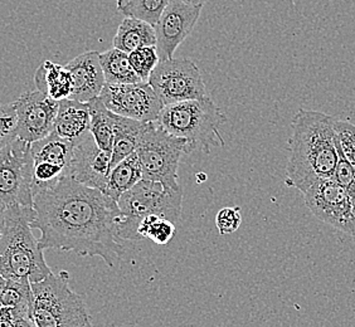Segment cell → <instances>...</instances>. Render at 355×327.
Segmentation results:
<instances>
[{
	"mask_svg": "<svg viewBox=\"0 0 355 327\" xmlns=\"http://www.w3.org/2000/svg\"><path fill=\"white\" fill-rule=\"evenodd\" d=\"M33 209L31 227L41 232L42 249L100 257L110 268L123 257V240L117 232L120 208L103 191L66 175L35 195Z\"/></svg>",
	"mask_w": 355,
	"mask_h": 327,
	"instance_id": "obj_1",
	"label": "cell"
},
{
	"mask_svg": "<svg viewBox=\"0 0 355 327\" xmlns=\"http://www.w3.org/2000/svg\"><path fill=\"white\" fill-rule=\"evenodd\" d=\"M286 184L304 193L318 180L334 177L339 160L334 117L300 109L293 118Z\"/></svg>",
	"mask_w": 355,
	"mask_h": 327,
	"instance_id": "obj_2",
	"label": "cell"
},
{
	"mask_svg": "<svg viewBox=\"0 0 355 327\" xmlns=\"http://www.w3.org/2000/svg\"><path fill=\"white\" fill-rule=\"evenodd\" d=\"M33 206L15 205L6 209L0 234V273L6 280H44L52 273L38 239L32 232Z\"/></svg>",
	"mask_w": 355,
	"mask_h": 327,
	"instance_id": "obj_3",
	"label": "cell"
},
{
	"mask_svg": "<svg viewBox=\"0 0 355 327\" xmlns=\"http://www.w3.org/2000/svg\"><path fill=\"white\" fill-rule=\"evenodd\" d=\"M157 123L171 135L187 140L193 150L209 152L212 146H225L219 129L227 116L208 96L164 106Z\"/></svg>",
	"mask_w": 355,
	"mask_h": 327,
	"instance_id": "obj_4",
	"label": "cell"
},
{
	"mask_svg": "<svg viewBox=\"0 0 355 327\" xmlns=\"http://www.w3.org/2000/svg\"><path fill=\"white\" fill-rule=\"evenodd\" d=\"M69 280V272L61 271L31 283V317L35 327H83L91 321L86 303Z\"/></svg>",
	"mask_w": 355,
	"mask_h": 327,
	"instance_id": "obj_5",
	"label": "cell"
},
{
	"mask_svg": "<svg viewBox=\"0 0 355 327\" xmlns=\"http://www.w3.org/2000/svg\"><path fill=\"white\" fill-rule=\"evenodd\" d=\"M183 189L168 191L157 182L141 179L119 200L117 232L125 240H140L137 225L148 215H159L177 224L180 219Z\"/></svg>",
	"mask_w": 355,
	"mask_h": 327,
	"instance_id": "obj_6",
	"label": "cell"
},
{
	"mask_svg": "<svg viewBox=\"0 0 355 327\" xmlns=\"http://www.w3.org/2000/svg\"><path fill=\"white\" fill-rule=\"evenodd\" d=\"M193 150L184 139L165 131L157 121L144 123L137 152L143 170V179L157 182L168 191H179L178 168L182 157Z\"/></svg>",
	"mask_w": 355,
	"mask_h": 327,
	"instance_id": "obj_7",
	"label": "cell"
},
{
	"mask_svg": "<svg viewBox=\"0 0 355 327\" xmlns=\"http://www.w3.org/2000/svg\"><path fill=\"white\" fill-rule=\"evenodd\" d=\"M31 143L17 139L0 149V208L33 206Z\"/></svg>",
	"mask_w": 355,
	"mask_h": 327,
	"instance_id": "obj_8",
	"label": "cell"
},
{
	"mask_svg": "<svg viewBox=\"0 0 355 327\" xmlns=\"http://www.w3.org/2000/svg\"><path fill=\"white\" fill-rule=\"evenodd\" d=\"M148 83L164 106L208 96L198 66L188 58L159 61Z\"/></svg>",
	"mask_w": 355,
	"mask_h": 327,
	"instance_id": "obj_9",
	"label": "cell"
},
{
	"mask_svg": "<svg viewBox=\"0 0 355 327\" xmlns=\"http://www.w3.org/2000/svg\"><path fill=\"white\" fill-rule=\"evenodd\" d=\"M302 194L305 205L315 218L354 237L355 217L345 186L334 177H327L318 180Z\"/></svg>",
	"mask_w": 355,
	"mask_h": 327,
	"instance_id": "obj_10",
	"label": "cell"
},
{
	"mask_svg": "<svg viewBox=\"0 0 355 327\" xmlns=\"http://www.w3.org/2000/svg\"><path fill=\"white\" fill-rule=\"evenodd\" d=\"M100 98L107 109L119 116L141 123L157 121L164 103L148 82L105 85Z\"/></svg>",
	"mask_w": 355,
	"mask_h": 327,
	"instance_id": "obj_11",
	"label": "cell"
},
{
	"mask_svg": "<svg viewBox=\"0 0 355 327\" xmlns=\"http://www.w3.org/2000/svg\"><path fill=\"white\" fill-rule=\"evenodd\" d=\"M18 139L35 143L53 132L58 103L41 91H28L15 101Z\"/></svg>",
	"mask_w": 355,
	"mask_h": 327,
	"instance_id": "obj_12",
	"label": "cell"
},
{
	"mask_svg": "<svg viewBox=\"0 0 355 327\" xmlns=\"http://www.w3.org/2000/svg\"><path fill=\"white\" fill-rule=\"evenodd\" d=\"M200 12L202 7L188 4L184 0H169V4L154 27L160 61L173 58L177 48L191 35L197 24Z\"/></svg>",
	"mask_w": 355,
	"mask_h": 327,
	"instance_id": "obj_13",
	"label": "cell"
},
{
	"mask_svg": "<svg viewBox=\"0 0 355 327\" xmlns=\"http://www.w3.org/2000/svg\"><path fill=\"white\" fill-rule=\"evenodd\" d=\"M111 170V154L101 150L89 135L75 146L67 175L77 183L103 191Z\"/></svg>",
	"mask_w": 355,
	"mask_h": 327,
	"instance_id": "obj_14",
	"label": "cell"
},
{
	"mask_svg": "<svg viewBox=\"0 0 355 327\" xmlns=\"http://www.w3.org/2000/svg\"><path fill=\"white\" fill-rule=\"evenodd\" d=\"M72 78L71 98L81 103H89L100 97L106 85L103 76L100 53L95 51L77 55L66 64Z\"/></svg>",
	"mask_w": 355,
	"mask_h": 327,
	"instance_id": "obj_15",
	"label": "cell"
},
{
	"mask_svg": "<svg viewBox=\"0 0 355 327\" xmlns=\"http://www.w3.org/2000/svg\"><path fill=\"white\" fill-rule=\"evenodd\" d=\"M89 125L91 115L89 103L76 101L72 98L58 103L53 127V132L58 136L69 140V143L77 146L91 135Z\"/></svg>",
	"mask_w": 355,
	"mask_h": 327,
	"instance_id": "obj_16",
	"label": "cell"
},
{
	"mask_svg": "<svg viewBox=\"0 0 355 327\" xmlns=\"http://www.w3.org/2000/svg\"><path fill=\"white\" fill-rule=\"evenodd\" d=\"M35 85L42 94L57 103L71 98L72 78L66 66L52 61H44L35 71Z\"/></svg>",
	"mask_w": 355,
	"mask_h": 327,
	"instance_id": "obj_17",
	"label": "cell"
},
{
	"mask_svg": "<svg viewBox=\"0 0 355 327\" xmlns=\"http://www.w3.org/2000/svg\"><path fill=\"white\" fill-rule=\"evenodd\" d=\"M112 43L114 48H117L128 55L132 51H137V48L157 46L155 28L146 21L125 17V19L117 28Z\"/></svg>",
	"mask_w": 355,
	"mask_h": 327,
	"instance_id": "obj_18",
	"label": "cell"
},
{
	"mask_svg": "<svg viewBox=\"0 0 355 327\" xmlns=\"http://www.w3.org/2000/svg\"><path fill=\"white\" fill-rule=\"evenodd\" d=\"M141 179V165L137 152H134L130 157L123 159V161L111 168L103 194L119 203L123 194L130 191L131 188L135 186Z\"/></svg>",
	"mask_w": 355,
	"mask_h": 327,
	"instance_id": "obj_19",
	"label": "cell"
},
{
	"mask_svg": "<svg viewBox=\"0 0 355 327\" xmlns=\"http://www.w3.org/2000/svg\"><path fill=\"white\" fill-rule=\"evenodd\" d=\"M144 123L114 114V146L111 152V168L135 152Z\"/></svg>",
	"mask_w": 355,
	"mask_h": 327,
	"instance_id": "obj_20",
	"label": "cell"
},
{
	"mask_svg": "<svg viewBox=\"0 0 355 327\" xmlns=\"http://www.w3.org/2000/svg\"><path fill=\"white\" fill-rule=\"evenodd\" d=\"M100 63L107 85L143 82L132 69L129 55L117 48L100 53Z\"/></svg>",
	"mask_w": 355,
	"mask_h": 327,
	"instance_id": "obj_21",
	"label": "cell"
},
{
	"mask_svg": "<svg viewBox=\"0 0 355 327\" xmlns=\"http://www.w3.org/2000/svg\"><path fill=\"white\" fill-rule=\"evenodd\" d=\"M87 103L91 115V136L101 150L111 154L114 146V112L103 105L100 97Z\"/></svg>",
	"mask_w": 355,
	"mask_h": 327,
	"instance_id": "obj_22",
	"label": "cell"
},
{
	"mask_svg": "<svg viewBox=\"0 0 355 327\" xmlns=\"http://www.w3.org/2000/svg\"><path fill=\"white\" fill-rule=\"evenodd\" d=\"M177 233V224L159 215H148L137 225L139 239H149L157 245H168Z\"/></svg>",
	"mask_w": 355,
	"mask_h": 327,
	"instance_id": "obj_23",
	"label": "cell"
},
{
	"mask_svg": "<svg viewBox=\"0 0 355 327\" xmlns=\"http://www.w3.org/2000/svg\"><path fill=\"white\" fill-rule=\"evenodd\" d=\"M0 306L15 308L31 315L32 287L28 280H7L6 287L0 294Z\"/></svg>",
	"mask_w": 355,
	"mask_h": 327,
	"instance_id": "obj_24",
	"label": "cell"
},
{
	"mask_svg": "<svg viewBox=\"0 0 355 327\" xmlns=\"http://www.w3.org/2000/svg\"><path fill=\"white\" fill-rule=\"evenodd\" d=\"M169 0H129L120 12L125 17L137 18L155 27Z\"/></svg>",
	"mask_w": 355,
	"mask_h": 327,
	"instance_id": "obj_25",
	"label": "cell"
},
{
	"mask_svg": "<svg viewBox=\"0 0 355 327\" xmlns=\"http://www.w3.org/2000/svg\"><path fill=\"white\" fill-rule=\"evenodd\" d=\"M129 60L132 69L143 82H148L151 72L160 61L157 55V46L137 48V51H132L129 53Z\"/></svg>",
	"mask_w": 355,
	"mask_h": 327,
	"instance_id": "obj_26",
	"label": "cell"
},
{
	"mask_svg": "<svg viewBox=\"0 0 355 327\" xmlns=\"http://www.w3.org/2000/svg\"><path fill=\"white\" fill-rule=\"evenodd\" d=\"M18 139V117L15 103L0 105V149Z\"/></svg>",
	"mask_w": 355,
	"mask_h": 327,
	"instance_id": "obj_27",
	"label": "cell"
},
{
	"mask_svg": "<svg viewBox=\"0 0 355 327\" xmlns=\"http://www.w3.org/2000/svg\"><path fill=\"white\" fill-rule=\"evenodd\" d=\"M334 131L343 155L355 169V125L334 118Z\"/></svg>",
	"mask_w": 355,
	"mask_h": 327,
	"instance_id": "obj_28",
	"label": "cell"
},
{
	"mask_svg": "<svg viewBox=\"0 0 355 327\" xmlns=\"http://www.w3.org/2000/svg\"><path fill=\"white\" fill-rule=\"evenodd\" d=\"M242 223L241 209L239 206H225L216 215V227L220 236H228L239 231Z\"/></svg>",
	"mask_w": 355,
	"mask_h": 327,
	"instance_id": "obj_29",
	"label": "cell"
},
{
	"mask_svg": "<svg viewBox=\"0 0 355 327\" xmlns=\"http://www.w3.org/2000/svg\"><path fill=\"white\" fill-rule=\"evenodd\" d=\"M335 143H336V149H338V152H339V160H338V165H336L334 177H333L339 184L348 188L349 185L352 184L355 180V169L353 168V165L349 163L345 157L343 155L340 145H339V141H338V137H336Z\"/></svg>",
	"mask_w": 355,
	"mask_h": 327,
	"instance_id": "obj_30",
	"label": "cell"
},
{
	"mask_svg": "<svg viewBox=\"0 0 355 327\" xmlns=\"http://www.w3.org/2000/svg\"><path fill=\"white\" fill-rule=\"evenodd\" d=\"M0 327H15V312L10 307H0Z\"/></svg>",
	"mask_w": 355,
	"mask_h": 327,
	"instance_id": "obj_31",
	"label": "cell"
},
{
	"mask_svg": "<svg viewBox=\"0 0 355 327\" xmlns=\"http://www.w3.org/2000/svg\"><path fill=\"white\" fill-rule=\"evenodd\" d=\"M13 310L15 312V327H35L31 315L18 311L15 308H13Z\"/></svg>",
	"mask_w": 355,
	"mask_h": 327,
	"instance_id": "obj_32",
	"label": "cell"
},
{
	"mask_svg": "<svg viewBox=\"0 0 355 327\" xmlns=\"http://www.w3.org/2000/svg\"><path fill=\"white\" fill-rule=\"evenodd\" d=\"M347 191H348L349 197H350V200H352V209H353V214H354L355 217V180L352 184L349 185Z\"/></svg>",
	"mask_w": 355,
	"mask_h": 327,
	"instance_id": "obj_33",
	"label": "cell"
},
{
	"mask_svg": "<svg viewBox=\"0 0 355 327\" xmlns=\"http://www.w3.org/2000/svg\"><path fill=\"white\" fill-rule=\"evenodd\" d=\"M185 3L191 4V6H196V7H202L207 3V0H184Z\"/></svg>",
	"mask_w": 355,
	"mask_h": 327,
	"instance_id": "obj_34",
	"label": "cell"
},
{
	"mask_svg": "<svg viewBox=\"0 0 355 327\" xmlns=\"http://www.w3.org/2000/svg\"><path fill=\"white\" fill-rule=\"evenodd\" d=\"M4 219H6V209L0 208V234L3 231V225H4Z\"/></svg>",
	"mask_w": 355,
	"mask_h": 327,
	"instance_id": "obj_35",
	"label": "cell"
},
{
	"mask_svg": "<svg viewBox=\"0 0 355 327\" xmlns=\"http://www.w3.org/2000/svg\"><path fill=\"white\" fill-rule=\"evenodd\" d=\"M6 283H7V280H6V279L1 276V273H0V294L3 292V290H4V287H6Z\"/></svg>",
	"mask_w": 355,
	"mask_h": 327,
	"instance_id": "obj_36",
	"label": "cell"
},
{
	"mask_svg": "<svg viewBox=\"0 0 355 327\" xmlns=\"http://www.w3.org/2000/svg\"><path fill=\"white\" fill-rule=\"evenodd\" d=\"M126 3V0H116L117 9L120 10L123 7V4Z\"/></svg>",
	"mask_w": 355,
	"mask_h": 327,
	"instance_id": "obj_37",
	"label": "cell"
},
{
	"mask_svg": "<svg viewBox=\"0 0 355 327\" xmlns=\"http://www.w3.org/2000/svg\"><path fill=\"white\" fill-rule=\"evenodd\" d=\"M83 327H94V325H92V324H91V321H89V322H87V324Z\"/></svg>",
	"mask_w": 355,
	"mask_h": 327,
	"instance_id": "obj_38",
	"label": "cell"
},
{
	"mask_svg": "<svg viewBox=\"0 0 355 327\" xmlns=\"http://www.w3.org/2000/svg\"><path fill=\"white\" fill-rule=\"evenodd\" d=\"M126 1H129V0H126ZM125 4H126V3H125ZM125 4H123V6H125Z\"/></svg>",
	"mask_w": 355,
	"mask_h": 327,
	"instance_id": "obj_39",
	"label": "cell"
}]
</instances>
